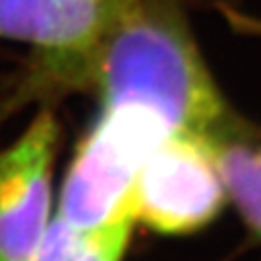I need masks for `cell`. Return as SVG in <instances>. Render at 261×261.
Listing matches in <instances>:
<instances>
[{
	"label": "cell",
	"mask_w": 261,
	"mask_h": 261,
	"mask_svg": "<svg viewBox=\"0 0 261 261\" xmlns=\"http://www.w3.org/2000/svg\"><path fill=\"white\" fill-rule=\"evenodd\" d=\"M85 74L103 109H138L172 134L211 138L226 107L178 12L161 0H112Z\"/></svg>",
	"instance_id": "1"
},
{
	"label": "cell",
	"mask_w": 261,
	"mask_h": 261,
	"mask_svg": "<svg viewBox=\"0 0 261 261\" xmlns=\"http://www.w3.org/2000/svg\"><path fill=\"white\" fill-rule=\"evenodd\" d=\"M172 136L157 116L138 109H103L66 172L58 217L77 228L134 221L132 194L141 165Z\"/></svg>",
	"instance_id": "2"
},
{
	"label": "cell",
	"mask_w": 261,
	"mask_h": 261,
	"mask_svg": "<svg viewBox=\"0 0 261 261\" xmlns=\"http://www.w3.org/2000/svg\"><path fill=\"white\" fill-rule=\"evenodd\" d=\"M226 199L215 140L172 134L141 165L132 213L161 234H190L215 221Z\"/></svg>",
	"instance_id": "3"
},
{
	"label": "cell",
	"mask_w": 261,
	"mask_h": 261,
	"mask_svg": "<svg viewBox=\"0 0 261 261\" xmlns=\"http://www.w3.org/2000/svg\"><path fill=\"white\" fill-rule=\"evenodd\" d=\"M58 124L41 112L0 151V261H31L50 223Z\"/></svg>",
	"instance_id": "4"
},
{
	"label": "cell",
	"mask_w": 261,
	"mask_h": 261,
	"mask_svg": "<svg viewBox=\"0 0 261 261\" xmlns=\"http://www.w3.org/2000/svg\"><path fill=\"white\" fill-rule=\"evenodd\" d=\"M112 0H0V37L43 50L60 72H85Z\"/></svg>",
	"instance_id": "5"
},
{
	"label": "cell",
	"mask_w": 261,
	"mask_h": 261,
	"mask_svg": "<svg viewBox=\"0 0 261 261\" xmlns=\"http://www.w3.org/2000/svg\"><path fill=\"white\" fill-rule=\"evenodd\" d=\"M134 221L103 228H77L56 217L43 234L31 261H122Z\"/></svg>",
	"instance_id": "6"
},
{
	"label": "cell",
	"mask_w": 261,
	"mask_h": 261,
	"mask_svg": "<svg viewBox=\"0 0 261 261\" xmlns=\"http://www.w3.org/2000/svg\"><path fill=\"white\" fill-rule=\"evenodd\" d=\"M215 159L226 197L261 238V151L250 149L242 143L215 141Z\"/></svg>",
	"instance_id": "7"
},
{
	"label": "cell",
	"mask_w": 261,
	"mask_h": 261,
	"mask_svg": "<svg viewBox=\"0 0 261 261\" xmlns=\"http://www.w3.org/2000/svg\"><path fill=\"white\" fill-rule=\"evenodd\" d=\"M259 151H261V149H259Z\"/></svg>",
	"instance_id": "8"
}]
</instances>
